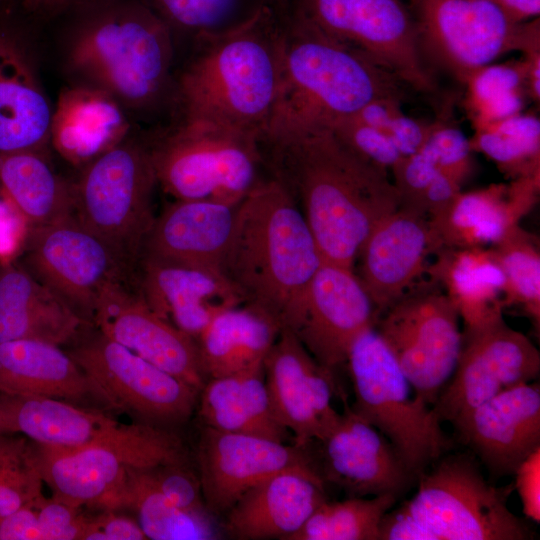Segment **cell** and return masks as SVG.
Returning a JSON list of instances; mask_svg holds the SVG:
<instances>
[{"instance_id":"cell-1","label":"cell","mask_w":540,"mask_h":540,"mask_svg":"<svg viewBox=\"0 0 540 540\" xmlns=\"http://www.w3.org/2000/svg\"><path fill=\"white\" fill-rule=\"evenodd\" d=\"M271 147L276 178L297 202L322 260L353 268L371 232L400 207L388 171L330 129Z\"/></svg>"},{"instance_id":"cell-2","label":"cell","mask_w":540,"mask_h":540,"mask_svg":"<svg viewBox=\"0 0 540 540\" xmlns=\"http://www.w3.org/2000/svg\"><path fill=\"white\" fill-rule=\"evenodd\" d=\"M286 12L273 1L224 33L196 41L175 79L181 119L264 135L280 89Z\"/></svg>"},{"instance_id":"cell-3","label":"cell","mask_w":540,"mask_h":540,"mask_svg":"<svg viewBox=\"0 0 540 540\" xmlns=\"http://www.w3.org/2000/svg\"><path fill=\"white\" fill-rule=\"evenodd\" d=\"M76 11L63 47L72 83L108 93L126 111L174 100V34L150 4L100 0Z\"/></svg>"},{"instance_id":"cell-4","label":"cell","mask_w":540,"mask_h":540,"mask_svg":"<svg viewBox=\"0 0 540 540\" xmlns=\"http://www.w3.org/2000/svg\"><path fill=\"white\" fill-rule=\"evenodd\" d=\"M404 86L364 53L286 12L281 84L262 143L329 129L380 98L404 99Z\"/></svg>"},{"instance_id":"cell-5","label":"cell","mask_w":540,"mask_h":540,"mask_svg":"<svg viewBox=\"0 0 540 540\" xmlns=\"http://www.w3.org/2000/svg\"><path fill=\"white\" fill-rule=\"evenodd\" d=\"M322 261L304 215L278 178L262 180L238 204L221 271L245 304L288 328Z\"/></svg>"},{"instance_id":"cell-6","label":"cell","mask_w":540,"mask_h":540,"mask_svg":"<svg viewBox=\"0 0 540 540\" xmlns=\"http://www.w3.org/2000/svg\"><path fill=\"white\" fill-rule=\"evenodd\" d=\"M345 364L354 394L350 408L391 442L418 477L450 447L443 422L433 407L415 394L374 327L354 341Z\"/></svg>"},{"instance_id":"cell-7","label":"cell","mask_w":540,"mask_h":540,"mask_svg":"<svg viewBox=\"0 0 540 540\" xmlns=\"http://www.w3.org/2000/svg\"><path fill=\"white\" fill-rule=\"evenodd\" d=\"M260 144L237 130L181 119L149 152L157 185L175 200L238 205L262 181Z\"/></svg>"},{"instance_id":"cell-8","label":"cell","mask_w":540,"mask_h":540,"mask_svg":"<svg viewBox=\"0 0 540 540\" xmlns=\"http://www.w3.org/2000/svg\"><path fill=\"white\" fill-rule=\"evenodd\" d=\"M157 186L149 148L126 138L82 166L74 216L133 274L152 226Z\"/></svg>"},{"instance_id":"cell-9","label":"cell","mask_w":540,"mask_h":540,"mask_svg":"<svg viewBox=\"0 0 540 540\" xmlns=\"http://www.w3.org/2000/svg\"><path fill=\"white\" fill-rule=\"evenodd\" d=\"M405 503L439 540H529L534 533L508 507L512 486L490 484L466 454L438 458Z\"/></svg>"},{"instance_id":"cell-10","label":"cell","mask_w":540,"mask_h":540,"mask_svg":"<svg viewBox=\"0 0 540 540\" xmlns=\"http://www.w3.org/2000/svg\"><path fill=\"white\" fill-rule=\"evenodd\" d=\"M5 433L38 445L78 448L107 445L136 453L154 466L186 461L182 441L166 427L126 424L61 399L0 393Z\"/></svg>"},{"instance_id":"cell-11","label":"cell","mask_w":540,"mask_h":540,"mask_svg":"<svg viewBox=\"0 0 540 540\" xmlns=\"http://www.w3.org/2000/svg\"><path fill=\"white\" fill-rule=\"evenodd\" d=\"M286 12L364 53L414 91L437 92L403 0H288Z\"/></svg>"},{"instance_id":"cell-12","label":"cell","mask_w":540,"mask_h":540,"mask_svg":"<svg viewBox=\"0 0 540 540\" xmlns=\"http://www.w3.org/2000/svg\"><path fill=\"white\" fill-rule=\"evenodd\" d=\"M426 286L408 290L378 316L374 328L415 394L433 406L455 369L462 332L442 288L432 280Z\"/></svg>"},{"instance_id":"cell-13","label":"cell","mask_w":540,"mask_h":540,"mask_svg":"<svg viewBox=\"0 0 540 540\" xmlns=\"http://www.w3.org/2000/svg\"><path fill=\"white\" fill-rule=\"evenodd\" d=\"M418 45L432 64L465 84L481 67L520 50L529 21L515 23L495 0H408Z\"/></svg>"},{"instance_id":"cell-14","label":"cell","mask_w":540,"mask_h":540,"mask_svg":"<svg viewBox=\"0 0 540 540\" xmlns=\"http://www.w3.org/2000/svg\"><path fill=\"white\" fill-rule=\"evenodd\" d=\"M95 385L104 404L161 427L185 422L199 391L110 340L101 332L68 351Z\"/></svg>"},{"instance_id":"cell-15","label":"cell","mask_w":540,"mask_h":540,"mask_svg":"<svg viewBox=\"0 0 540 540\" xmlns=\"http://www.w3.org/2000/svg\"><path fill=\"white\" fill-rule=\"evenodd\" d=\"M23 261L27 271L89 325L103 288L134 277L74 215L27 228Z\"/></svg>"},{"instance_id":"cell-16","label":"cell","mask_w":540,"mask_h":540,"mask_svg":"<svg viewBox=\"0 0 540 540\" xmlns=\"http://www.w3.org/2000/svg\"><path fill=\"white\" fill-rule=\"evenodd\" d=\"M464 328L453 374L432 406L452 425L501 392L535 381L540 372L539 350L503 315Z\"/></svg>"},{"instance_id":"cell-17","label":"cell","mask_w":540,"mask_h":540,"mask_svg":"<svg viewBox=\"0 0 540 540\" xmlns=\"http://www.w3.org/2000/svg\"><path fill=\"white\" fill-rule=\"evenodd\" d=\"M376 308L353 268L322 261L303 305L287 328L322 366L333 371L345 364L349 350L374 327Z\"/></svg>"},{"instance_id":"cell-18","label":"cell","mask_w":540,"mask_h":540,"mask_svg":"<svg viewBox=\"0 0 540 540\" xmlns=\"http://www.w3.org/2000/svg\"><path fill=\"white\" fill-rule=\"evenodd\" d=\"M265 383L278 422L307 447L340 417L333 404V371L318 363L292 331L282 328L264 361Z\"/></svg>"},{"instance_id":"cell-19","label":"cell","mask_w":540,"mask_h":540,"mask_svg":"<svg viewBox=\"0 0 540 540\" xmlns=\"http://www.w3.org/2000/svg\"><path fill=\"white\" fill-rule=\"evenodd\" d=\"M196 458L203 498L212 515H225L248 490L278 472L315 468L306 447L207 426L200 431Z\"/></svg>"},{"instance_id":"cell-20","label":"cell","mask_w":540,"mask_h":540,"mask_svg":"<svg viewBox=\"0 0 540 540\" xmlns=\"http://www.w3.org/2000/svg\"><path fill=\"white\" fill-rule=\"evenodd\" d=\"M93 324L126 347L200 392L207 378L195 339L158 316L129 281H115L101 291Z\"/></svg>"},{"instance_id":"cell-21","label":"cell","mask_w":540,"mask_h":540,"mask_svg":"<svg viewBox=\"0 0 540 540\" xmlns=\"http://www.w3.org/2000/svg\"><path fill=\"white\" fill-rule=\"evenodd\" d=\"M312 443L319 447L313 463L324 483L350 496L397 497L415 478L391 442L347 403L329 432Z\"/></svg>"},{"instance_id":"cell-22","label":"cell","mask_w":540,"mask_h":540,"mask_svg":"<svg viewBox=\"0 0 540 540\" xmlns=\"http://www.w3.org/2000/svg\"><path fill=\"white\" fill-rule=\"evenodd\" d=\"M134 278L147 305L195 340L221 312L244 304L239 291L216 268L141 257Z\"/></svg>"},{"instance_id":"cell-23","label":"cell","mask_w":540,"mask_h":540,"mask_svg":"<svg viewBox=\"0 0 540 540\" xmlns=\"http://www.w3.org/2000/svg\"><path fill=\"white\" fill-rule=\"evenodd\" d=\"M453 427L492 475H514L540 448L539 383L532 381L501 392Z\"/></svg>"},{"instance_id":"cell-24","label":"cell","mask_w":540,"mask_h":540,"mask_svg":"<svg viewBox=\"0 0 540 540\" xmlns=\"http://www.w3.org/2000/svg\"><path fill=\"white\" fill-rule=\"evenodd\" d=\"M438 250L429 218L416 210L400 206L375 227L358 259L378 316L427 272L428 257Z\"/></svg>"},{"instance_id":"cell-25","label":"cell","mask_w":540,"mask_h":540,"mask_svg":"<svg viewBox=\"0 0 540 540\" xmlns=\"http://www.w3.org/2000/svg\"><path fill=\"white\" fill-rule=\"evenodd\" d=\"M52 112L29 42L0 23V156L44 151Z\"/></svg>"},{"instance_id":"cell-26","label":"cell","mask_w":540,"mask_h":540,"mask_svg":"<svg viewBox=\"0 0 540 540\" xmlns=\"http://www.w3.org/2000/svg\"><path fill=\"white\" fill-rule=\"evenodd\" d=\"M539 177H520L508 184L460 191L429 218L439 249L490 248L497 244L535 205Z\"/></svg>"},{"instance_id":"cell-27","label":"cell","mask_w":540,"mask_h":540,"mask_svg":"<svg viewBox=\"0 0 540 540\" xmlns=\"http://www.w3.org/2000/svg\"><path fill=\"white\" fill-rule=\"evenodd\" d=\"M326 500L313 466L290 468L248 490L225 514L224 529L240 540H288Z\"/></svg>"},{"instance_id":"cell-28","label":"cell","mask_w":540,"mask_h":540,"mask_svg":"<svg viewBox=\"0 0 540 540\" xmlns=\"http://www.w3.org/2000/svg\"><path fill=\"white\" fill-rule=\"evenodd\" d=\"M35 445L41 476L52 496L76 508L116 510L129 469L155 467L136 453L107 445Z\"/></svg>"},{"instance_id":"cell-29","label":"cell","mask_w":540,"mask_h":540,"mask_svg":"<svg viewBox=\"0 0 540 540\" xmlns=\"http://www.w3.org/2000/svg\"><path fill=\"white\" fill-rule=\"evenodd\" d=\"M237 206L210 200H175L155 216L141 257L221 270Z\"/></svg>"},{"instance_id":"cell-30","label":"cell","mask_w":540,"mask_h":540,"mask_svg":"<svg viewBox=\"0 0 540 540\" xmlns=\"http://www.w3.org/2000/svg\"><path fill=\"white\" fill-rule=\"evenodd\" d=\"M126 112L108 93L72 83L53 104L50 144L69 162L84 166L129 137Z\"/></svg>"},{"instance_id":"cell-31","label":"cell","mask_w":540,"mask_h":540,"mask_svg":"<svg viewBox=\"0 0 540 540\" xmlns=\"http://www.w3.org/2000/svg\"><path fill=\"white\" fill-rule=\"evenodd\" d=\"M87 324L22 265L0 267V343L36 339L74 342Z\"/></svg>"},{"instance_id":"cell-32","label":"cell","mask_w":540,"mask_h":540,"mask_svg":"<svg viewBox=\"0 0 540 540\" xmlns=\"http://www.w3.org/2000/svg\"><path fill=\"white\" fill-rule=\"evenodd\" d=\"M0 393L104 404L95 385L60 346L36 339L0 343Z\"/></svg>"},{"instance_id":"cell-33","label":"cell","mask_w":540,"mask_h":540,"mask_svg":"<svg viewBox=\"0 0 540 540\" xmlns=\"http://www.w3.org/2000/svg\"><path fill=\"white\" fill-rule=\"evenodd\" d=\"M281 329L273 317L245 303L221 312L196 339L206 378L263 370Z\"/></svg>"},{"instance_id":"cell-34","label":"cell","mask_w":540,"mask_h":540,"mask_svg":"<svg viewBox=\"0 0 540 540\" xmlns=\"http://www.w3.org/2000/svg\"><path fill=\"white\" fill-rule=\"evenodd\" d=\"M428 266L464 327L503 315L505 279L491 248H440Z\"/></svg>"},{"instance_id":"cell-35","label":"cell","mask_w":540,"mask_h":540,"mask_svg":"<svg viewBox=\"0 0 540 540\" xmlns=\"http://www.w3.org/2000/svg\"><path fill=\"white\" fill-rule=\"evenodd\" d=\"M196 408L203 426L219 431L278 442L289 434L272 410L264 369L207 379Z\"/></svg>"},{"instance_id":"cell-36","label":"cell","mask_w":540,"mask_h":540,"mask_svg":"<svg viewBox=\"0 0 540 540\" xmlns=\"http://www.w3.org/2000/svg\"><path fill=\"white\" fill-rule=\"evenodd\" d=\"M0 192L27 228L74 215V189L59 176L44 151L0 156Z\"/></svg>"},{"instance_id":"cell-37","label":"cell","mask_w":540,"mask_h":540,"mask_svg":"<svg viewBox=\"0 0 540 540\" xmlns=\"http://www.w3.org/2000/svg\"><path fill=\"white\" fill-rule=\"evenodd\" d=\"M147 469H129L116 509L128 508L134 511L147 539L218 538L219 532L211 514L191 513L177 507L157 488Z\"/></svg>"},{"instance_id":"cell-38","label":"cell","mask_w":540,"mask_h":540,"mask_svg":"<svg viewBox=\"0 0 540 540\" xmlns=\"http://www.w3.org/2000/svg\"><path fill=\"white\" fill-rule=\"evenodd\" d=\"M469 143L491 159L511 180L540 176V122L536 115L519 113L475 128Z\"/></svg>"},{"instance_id":"cell-39","label":"cell","mask_w":540,"mask_h":540,"mask_svg":"<svg viewBox=\"0 0 540 540\" xmlns=\"http://www.w3.org/2000/svg\"><path fill=\"white\" fill-rule=\"evenodd\" d=\"M464 85L465 107L474 129L523 112L530 97L524 60L481 67Z\"/></svg>"},{"instance_id":"cell-40","label":"cell","mask_w":540,"mask_h":540,"mask_svg":"<svg viewBox=\"0 0 540 540\" xmlns=\"http://www.w3.org/2000/svg\"><path fill=\"white\" fill-rule=\"evenodd\" d=\"M396 496H350L323 502L288 540H378L382 516Z\"/></svg>"},{"instance_id":"cell-41","label":"cell","mask_w":540,"mask_h":540,"mask_svg":"<svg viewBox=\"0 0 540 540\" xmlns=\"http://www.w3.org/2000/svg\"><path fill=\"white\" fill-rule=\"evenodd\" d=\"M490 248L505 279L504 307H520L539 330L540 253L537 238L519 225Z\"/></svg>"},{"instance_id":"cell-42","label":"cell","mask_w":540,"mask_h":540,"mask_svg":"<svg viewBox=\"0 0 540 540\" xmlns=\"http://www.w3.org/2000/svg\"><path fill=\"white\" fill-rule=\"evenodd\" d=\"M273 0H150L151 7L173 34L195 41L229 31Z\"/></svg>"},{"instance_id":"cell-43","label":"cell","mask_w":540,"mask_h":540,"mask_svg":"<svg viewBox=\"0 0 540 540\" xmlns=\"http://www.w3.org/2000/svg\"><path fill=\"white\" fill-rule=\"evenodd\" d=\"M86 515L40 495L0 520V540H81Z\"/></svg>"},{"instance_id":"cell-44","label":"cell","mask_w":540,"mask_h":540,"mask_svg":"<svg viewBox=\"0 0 540 540\" xmlns=\"http://www.w3.org/2000/svg\"><path fill=\"white\" fill-rule=\"evenodd\" d=\"M43 483L35 443L0 434V520L42 495Z\"/></svg>"},{"instance_id":"cell-45","label":"cell","mask_w":540,"mask_h":540,"mask_svg":"<svg viewBox=\"0 0 540 540\" xmlns=\"http://www.w3.org/2000/svg\"><path fill=\"white\" fill-rule=\"evenodd\" d=\"M398 97L374 100L353 116L382 132L407 157L417 152L435 128L437 119L420 120L408 116Z\"/></svg>"},{"instance_id":"cell-46","label":"cell","mask_w":540,"mask_h":540,"mask_svg":"<svg viewBox=\"0 0 540 540\" xmlns=\"http://www.w3.org/2000/svg\"><path fill=\"white\" fill-rule=\"evenodd\" d=\"M444 116L437 119L422 148L441 172L462 187L473 172V151L469 139L448 120V114Z\"/></svg>"},{"instance_id":"cell-47","label":"cell","mask_w":540,"mask_h":540,"mask_svg":"<svg viewBox=\"0 0 540 540\" xmlns=\"http://www.w3.org/2000/svg\"><path fill=\"white\" fill-rule=\"evenodd\" d=\"M329 129L360 157L386 171L405 158L382 132L355 116L342 119Z\"/></svg>"},{"instance_id":"cell-48","label":"cell","mask_w":540,"mask_h":540,"mask_svg":"<svg viewBox=\"0 0 540 540\" xmlns=\"http://www.w3.org/2000/svg\"><path fill=\"white\" fill-rule=\"evenodd\" d=\"M147 471L157 488L177 507L191 513L211 514L198 474L188 469L185 462L158 465Z\"/></svg>"},{"instance_id":"cell-49","label":"cell","mask_w":540,"mask_h":540,"mask_svg":"<svg viewBox=\"0 0 540 540\" xmlns=\"http://www.w3.org/2000/svg\"><path fill=\"white\" fill-rule=\"evenodd\" d=\"M147 539L137 521L115 510L87 516L81 540H144Z\"/></svg>"},{"instance_id":"cell-50","label":"cell","mask_w":540,"mask_h":540,"mask_svg":"<svg viewBox=\"0 0 540 540\" xmlns=\"http://www.w3.org/2000/svg\"><path fill=\"white\" fill-rule=\"evenodd\" d=\"M378 540L439 539L410 511L404 502L397 508H390L382 516L378 527Z\"/></svg>"},{"instance_id":"cell-51","label":"cell","mask_w":540,"mask_h":540,"mask_svg":"<svg viewBox=\"0 0 540 540\" xmlns=\"http://www.w3.org/2000/svg\"><path fill=\"white\" fill-rule=\"evenodd\" d=\"M515 488L521 499L524 514L534 522L540 521V448L533 452L514 473Z\"/></svg>"},{"instance_id":"cell-52","label":"cell","mask_w":540,"mask_h":540,"mask_svg":"<svg viewBox=\"0 0 540 540\" xmlns=\"http://www.w3.org/2000/svg\"><path fill=\"white\" fill-rule=\"evenodd\" d=\"M505 13L515 22L523 23L537 18L540 0H495Z\"/></svg>"},{"instance_id":"cell-53","label":"cell","mask_w":540,"mask_h":540,"mask_svg":"<svg viewBox=\"0 0 540 540\" xmlns=\"http://www.w3.org/2000/svg\"><path fill=\"white\" fill-rule=\"evenodd\" d=\"M100 0H42L40 10L49 15H57L66 11H76Z\"/></svg>"},{"instance_id":"cell-54","label":"cell","mask_w":540,"mask_h":540,"mask_svg":"<svg viewBox=\"0 0 540 540\" xmlns=\"http://www.w3.org/2000/svg\"><path fill=\"white\" fill-rule=\"evenodd\" d=\"M19 6L28 11L40 10L42 0H14Z\"/></svg>"},{"instance_id":"cell-55","label":"cell","mask_w":540,"mask_h":540,"mask_svg":"<svg viewBox=\"0 0 540 540\" xmlns=\"http://www.w3.org/2000/svg\"><path fill=\"white\" fill-rule=\"evenodd\" d=\"M273 2L278 8L286 12L288 0H273Z\"/></svg>"},{"instance_id":"cell-56","label":"cell","mask_w":540,"mask_h":540,"mask_svg":"<svg viewBox=\"0 0 540 540\" xmlns=\"http://www.w3.org/2000/svg\"><path fill=\"white\" fill-rule=\"evenodd\" d=\"M3 433H5V430H4V422H3L2 410H1V406H0V434H3Z\"/></svg>"}]
</instances>
